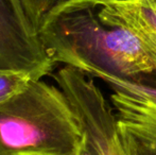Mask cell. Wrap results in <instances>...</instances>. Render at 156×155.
<instances>
[{
  "instance_id": "1",
  "label": "cell",
  "mask_w": 156,
  "mask_h": 155,
  "mask_svg": "<svg viewBox=\"0 0 156 155\" xmlns=\"http://www.w3.org/2000/svg\"><path fill=\"white\" fill-rule=\"evenodd\" d=\"M38 36L54 64L96 77L100 72L137 80L156 77L144 45L109 13L104 0H68L45 18Z\"/></svg>"
},
{
  "instance_id": "2",
  "label": "cell",
  "mask_w": 156,
  "mask_h": 155,
  "mask_svg": "<svg viewBox=\"0 0 156 155\" xmlns=\"http://www.w3.org/2000/svg\"><path fill=\"white\" fill-rule=\"evenodd\" d=\"M82 140L65 93L41 79L0 103V155H78Z\"/></svg>"
},
{
  "instance_id": "3",
  "label": "cell",
  "mask_w": 156,
  "mask_h": 155,
  "mask_svg": "<svg viewBox=\"0 0 156 155\" xmlns=\"http://www.w3.org/2000/svg\"><path fill=\"white\" fill-rule=\"evenodd\" d=\"M111 88L118 134L127 155H156V77L120 78L100 72Z\"/></svg>"
},
{
  "instance_id": "4",
  "label": "cell",
  "mask_w": 156,
  "mask_h": 155,
  "mask_svg": "<svg viewBox=\"0 0 156 155\" xmlns=\"http://www.w3.org/2000/svg\"><path fill=\"white\" fill-rule=\"evenodd\" d=\"M53 77L69 101L83 135L99 155H127L111 104L96 83L84 72L66 65Z\"/></svg>"
},
{
  "instance_id": "5",
  "label": "cell",
  "mask_w": 156,
  "mask_h": 155,
  "mask_svg": "<svg viewBox=\"0 0 156 155\" xmlns=\"http://www.w3.org/2000/svg\"><path fill=\"white\" fill-rule=\"evenodd\" d=\"M54 66L20 0H0V70L38 80Z\"/></svg>"
},
{
  "instance_id": "6",
  "label": "cell",
  "mask_w": 156,
  "mask_h": 155,
  "mask_svg": "<svg viewBox=\"0 0 156 155\" xmlns=\"http://www.w3.org/2000/svg\"><path fill=\"white\" fill-rule=\"evenodd\" d=\"M109 13L137 35L156 68V0H104Z\"/></svg>"
},
{
  "instance_id": "7",
  "label": "cell",
  "mask_w": 156,
  "mask_h": 155,
  "mask_svg": "<svg viewBox=\"0 0 156 155\" xmlns=\"http://www.w3.org/2000/svg\"><path fill=\"white\" fill-rule=\"evenodd\" d=\"M28 17L38 33L45 18L56 6L68 0H20Z\"/></svg>"
},
{
  "instance_id": "8",
  "label": "cell",
  "mask_w": 156,
  "mask_h": 155,
  "mask_svg": "<svg viewBox=\"0 0 156 155\" xmlns=\"http://www.w3.org/2000/svg\"><path fill=\"white\" fill-rule=\"evenodd\" d=\"M30 80L33 79L23 73L0 70V103L23 88Z\"/></svg>"
},
{
  "instance_id": "9",
  "label": "cell",
  "mask_w": 156,
  "mask_h": 155,
  "mask_svg": "<svg viewBox=\"0 0 156 155\" xmlns=\"http://www.w3.org/2000/svg\"><path fill=\"white\" fill-rule=\"evenodd\" d=\"M78 155H99V153L93 147V145L87 140L86 137L83 135V140H82V143H81Z\"/></svg>"
}]
</instances>
